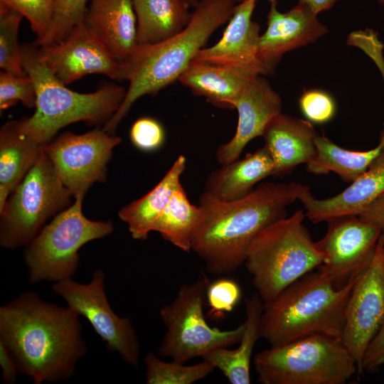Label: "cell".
I'll return each instance as SVG.
<instances>
[{"mask_svg":"<svg viewBox=\"0 0 384 384\" xmlns=\"http://www.w3.org/2000/svg\"><path fill=\"white\" fill-rule=\"evenodd\" d=\"M79 314L26 292L0 308V341L35 384L70 378L87 353Z\"/></svg>","mask_w":384,"mask_h":384,"instance_id":"1","label":"cell"},{"mask_svg":"<svg viewBox=\"0 0 384 384\" xmlns=\"http://www.w3.org/2000/svg\"><path fill=\"white\" fill-rule=\"evenodd\" d=\"M298 182H267L247 196L232 201H219L203 194L200 224L191 242V251L214 274H229L245 264L247 250L257 234L287 216V207L309 191Z\"/></svg>","mask_w":384,"mask_h":384,"instance_id":"2","label":"cell"},{"mask_svg":"<svg viewBox=\"0 0 384 384\" xmlns=\"http://www.w3.org/2000/svg\"><path fill=\"white\" fill-rule=\"evenodd\" d=\"M236 0H199L188 25L158 43L137 45L120 63L119 80L129 82L125 98L102 129L113 134L132 105L178 80L211 36L231 18Z\"/></svg>","mask_w":384,"mask_h":384,"instance_id":"3","label":"cell"},{"mask_svg":"<svg viewBox=\"0 0 384 384\" xmlns=\"http://www.w3.org/2000/svg\"><path fill=\"white\" fill-rule=\"evenodd\" d=\"M361 274L343 285L318 270L304 275L263 303L260 338L279 346L317 334L342 336L347 303Z\"/></svg>","mask_w":384,"mask_h":384,"instance_id":"4","label":"cell"},{"mask_svg":"<svg viewBox=\"0 0 384 384\" xmlns=\"http://www.w3.org/2000/svg\"><path fill=\"white\" fill-rule=\"evenodd\" d=\"M21 48L23 70L34 82L36 103L33 114L20 119V123L23 130L41 145L70 124H105L122 104L127 93L124 87L110 84L90 93L74 92L49 70L36 45Z\"/></svg>","mask_w":384,"mask_h":384,"instance_id":"5","label":"cell"},{"mask_svg":"<svg viewBox=\"0 0 384 384\" xmlns=\"http://www.w3.org/2000/svg\"><path fill=\"white\" fill-rule=\"evenodd\" d=\"M303 209L267 226L254 238L245 267L257 293L267 303L291 284L318 268L324 255L303 223Z\"/></svg>","mask_w":384,"mask_h":384,"instance_id":"6","label":"cell"},{"mask_svg":"<svg viewBox=\"0 0 384 384\" xmlns=\"http://www.w3.org/2000/svg\"><path fill=\"white\" fill-rule=\"evenodd\" d=\"M257 380L263 384H343L358 373L342 336L317 334L257 353Z\"/></svg>","mask_w":384,"mask_h":384,"instance_id":"7","label":"cell"},{"mask_svg":"<svg viewBox=\"0 0 384 384\" xmlns=\"http://www.w3.org/2000/svg\"><path fill=\"white\" fill-rule=\"evenodd\" d=\"M84 196L75 197L74 203L55 215L26 245L24 258L30 282L71 278L78 267L80 248L113 231L112 222L92 220L84 215Z\"/></svg>","mask_w":384,"mask_h":384,"instance_id":"8","label":"cell"},{"mask_svg":"<svg viewBox=\"0 0 384 384\" xmlns=\"http://www.w3.org/2000/svg\"><path fill=\"white\" fill-rule=\"evenodd\" d=\"M72 196L42 148L0 212L1 246L28 245L48 218L68 207Z\"/></svg>","mask_w":384,"mask_h":384,"instance_id":"9","label":"cell"},{"mask_svg":"<svg viewBox=\"0 0 384 384\" xmlns=\"http://www.w3.org/2000/svg\"><path fill=\"white\" fill-rule=\"evenodd\" d=\"M209 283L203 277L193 283L183 284L174 300L161 307L159 314L166 332L159 347V356L185 363L212 349L240 342L244 323L226 331L210 327L207 323L203 306Z\"/></svg>","mask_w":384,"mask_h":384,"instance_id":"10","label":"cell"},{"mask_svg":"<svg viewBox=\"0 0 384 384\" xmlns=\"http://www.w3.org/2000/svg\"><path fill=\"white\" fill-rule=\"evenodd\" d=\"M105 274L96 270L87 284L71 278L56 282L53 291L68 306L86 318L110 352H117L127 364L137 368L140 344L129 318L117 316L112 309L105 290Z\"/></svg>","mask_w":384,"mask_h":384,"instance_id":"11","label":"cell"},{"mask_svg":"<svg viewBox=\"0 0 384 384\" xmlns=\"http://www.w3.org/2000/svg\"><path fill=\"white\" fill-rule=\"evenodd\" d=\"M121 139L103 129L82 134L64 132L42 146L73 197L85 196L96 182H104L107 165Z\"/></svg>","mask_w":384,"mask_h":384,"instance_id":"12","label":"cell"},{"mask_svg":"<svg viewBox=\"0 0 384 384\" xmlns=\"http://www.w3.org/2000/svg\"><path fill=\"white\" fill-rule=\"evenodd\" d=\"M326 223V234L315 242L324 255V262L317 270L343 285L369 266L381 230L358 215L337 217Z\"/></svg>","mask_w":384,"mask_h":384,"instance_id":"13","label":"cell"},{"mask_svg":"<svg viewBox=\"0 0 384 384\" xmlns=\"http://www.w3.org/2000/svg\"><path fill=\"white\" fill-rule=\"evenodd\" d=\"M384 320V238H380L369 266L356 281L345 312L342 338L354 358L358 373L368 346Z\"/></svg>","mask_w":384,"mask_h":384,"instance_id":"14","label":"cell"},{"mask_svg":"<svg viewBox=\"0 0 384 384\" xmlns=\"http://www.w3.org/2000/svg\"><path fill=\"white\" fill-rule=\"evenodd\" d=\"M38 48L46 67L65 85L88 74L119 80L120 63L82 20L59 43Z\"/></svg>","mask_w":384,"mask_h":384,"instance_id":"15","label":"cell"},{"mask_svg":"<svg viewBox=\"0 0 384 384\" xmlns=\"http://www.w3.org/2000/svg\"><path fill=\"white\" fill-rule=\"evenodd\" d=\"M256 2L238 3L222 38L215 45L201 49L193 60L265 76L258 55L260 27L252 19Z\"/></svg>","mask_w":384,"mask_h":384,"instance_id":"16","label":"cell"},{"mask_svg":"<svg viewBox=\"0 0 384 384\" xmlns=\"http://www.w3.org/2000/svg\"><path fill=\"white\" fill-rule=\"evenodd\" d=\"M267 24L258 49L265 75L273 73L285 53L313 43L329 32L318 15L300 3L282 13L277 9V1L272 2Z\"/></svg>","mask_w":384,"mask_h":384,"instance_id":"17","label":"cell"},{"mask_svg":"<svg viewBox=\"0 0 384 384\" xmlns=\"http://www.w3.org/2000/svg\"><path fill=\"white\" fill-rule=\"evenodd\" d=\"M234 109L238 114L235 133L215 153L220 165L238 159L250 142L262 137L269 122L282 112V101L264 75H257L242 90Z\"/></svg>","mask_w":384,"mask_h":384,"instance_id":"18","label":"cell"},{"mask_svg":"<svg viewBox=\"0 0 384 384\" xmlns=\"http://www.w3.org/2000/svg\"><path fill=\"white\" fill-rule=\"evenodd\" d=\"M384 192V149L368 169L346 189L336 196L316 198L311 191L299 201L305 215L312 223L326 222L344 215H358L375 198Z\"/></svg>","mask_w":384,"mask_h":384,"instance_id":"19","label":"cell"},{"mask_svg":"<svg viewBox=\"0 0 384 384\" xmlns=\"http://www.w3.org/2000/svg\"><path fill=\"white\" fill-rule=\"evenodd\" d=\"M318 135L309 121L282 112L267 125L262 137L274 162V176L290 173L296 166L316 156Z\"/></svg>","mask_w":384,"mask_h":384,"instance_id":"20","label":"cell"},{"mask_svg":"<svg viewBox=\"0 0 384 384\" xmlns=\"http://www.w3.org/2000/svg\"><path fill=\"white\" fill-rule=\"evenodd\" d=\"M82 21L119 63L137 46L132 0H89Z\"/></svg>","mask_w":384,"mask_h":384,"instance_id":"21","label":"cell"},{"mask_svg":"<svg viewBox=\"0 0 384 384\" xmlns=\"http://www.w3.org/2000/svg\"><path fill=\"white\" fill-rule=\"evenodd\" d=\"M274 162L264 145L240 159L221 165L208 176L202 194L219 201H232L250 193L257 183L274 176Z\"/></svg>","mask_w":384,"mask_h":384,"instance_id":"22","label":"cell"},{"mask_svg":"<svg viewBox=\"0 0 384 384\" xmlns=\"http://www.w3.org/2000/svg\"><path fill=\"white\" fill-rule=\"evenodd\" d=\"M42 146L26 133L20 120L6 122L0 130V212L12 191L35 164Z\"/></svg>","mask_w":384,"mask_h":384,"instance_id":"23","label":"cell"},{"mask_svg":"<svg viewBox=\"0 0 384 384\" xmlns=\"http://www.w3.org/2000/svg\"><path fill=\"white\" fill-rule=\"evenodd\" d=\"M255 76L192 60L178 80L214 106L234 109L235 101Z\"/></svg>","mask_w":384,"mask_h":384,"instance_id":"24","label":"cell"},{"mask_svg":"<svg viewBox=\"0 0 384 384\" xmlns=\"http://www.w3.org/2000/svg\"><path fill=\"white\" fill-rule=\"evenodd\" d=\"M263 302L256 292L245 300V321L239 346L230 350L219 347L202 356L203 360L219 369L231 384L250 383V361L257 340L260 338V326Z\"/></svg>","mask_w":384,"mask_h":384,"instance_id":"25","label":"cell"},{"mask_svg":"<svg viewBox=\"0 0 384 384\" xmlns=\"http://www.w3.org/2000/svg\"><path fill=\"white\" fill-rule=\"evenodd\" d=\"M186 158L180 155L161 181L149 193L122 208L118 215L128 226L134 240H146L157 218L167 206L174 192L181 186V176Z\"/></svg>","mask_w":384,"mask_h":384,"instance_id":"26","label":"cell"},{"mask_svg":"<svg viewBox=\"0 0 384 384\" xmlns=\"http://www.w3.org/2000/svg\"><path fill=\"white\" fill-rule=\"evenodd\" d=\"M137 17V45H151L181 31L188 23L186 0H132Z\"/></svg>","mask_w":384,"mask_h":384,"instance_id":"27","label":"cell"},{"mask_svg":"<svg viewBox=\"0 0 384 384\" xmlns=\"http://www.w3.org/2000/svg\"><path fill=\"white\" fill-rule=\"evenodd\" d=\"M316 154L306 164V170L316 175L336 174L343 181L352 183L370 166L384 149V128L380 132L379 142L375 147L366 151H353L343 149L324 135L315 139Z\"/></svg>","mask_w":384,"mask_h":384,"instance_id":"28","label":"cell"},{"mask_svg":"<svg viewBox=\"0 0 384 384\" xmlns=\"http://www.w3.org/2000/svg\"><path fill=\"white\" fill-rule=\"evenodd\" d=\"M202 210L193 205L183 186L172 194L167 206L154 223L152 231L183 252L191 251V242L200 224Z\"/></svg>","mask_w":384,"mask_h":384,"instance_id":"29","label":"cell"},{"mask_svg":"<svg viewBox=\"0 0 384 384\" xmlns=\"http://www.w3.org/2000/svg\"><path fill=\"white\" fill-rule=\"evenodd\" d=\"M144 362L147 384H191L206 378L215 369L205 360L186 366L173 360L164 361L151 352L145 355Z\"/></svg>","mask_w":384,"mask_h":384,"instance_id":"30","label":"cell"},{"mask_svg":"<svg viewBox=\"0 0 384 384\" xmlns=\"http://www.w3.org/2000/svg\"><path fill=\"white\" fill-rule=\"evenodd\" d=\"M23 15L0 1V68L17 75H25L22 48L18 41Z\"/></svg>","mask_w":384,"mask_h":384,"instance_id":"31","label":"cell"},{"mask_svg":"<svg viewBox=\"0 0 384 384\" xmlns=\"http://www.w3.org/2000/svg\"><path fill=\"white\" fill-rule=\"evenodd\" d=\"M89 0H53V15L46 35L34 43L44 46L59 43L82 20Z\"/></svg>","mask_w":384,"mask_h":384,"instance_id":"32","label":"cell"},{"mask_svg":"<svg viewBox=\"0 0 384 384\" xmlns=\"http://www.w3.org/2000/svg\"><path fill=\"white\" fill-rule=\"evenodd\" d=\"M18 102L25 107H36V92L32 78L28 75H17L1 70L0 73V110H5Z\"/></svg>","mask_w":384,"mask_h":384,"instance_id":"33","label":"cell"},{"mask_svg":"<svg viewBox=\"0 0 384 384\" xmlns=\"http://www.w3.org/2000/svg\"><path fill=\"white\" fill-rule=\"evenodd\" d=\"M241 296V288L233 278L222 277L210 282L206 289L210 314L213 317L220 318L225 313L231 312L239 303Z\"/></svg>","mask_w":384,"mask_h":384,"instance_id":"34","label":"cell"},{"mask_svg":"<svg viewBox=\"0 0 384 384\" xmlns=\"http://www.w3.org/2000/svg\"><path fill=\"white\" fill-rule=\"evenodd\" d=\"M14 8L28 21L32 31L36 34V41L47 33L53 15V0H0Z\"/></svg>","mask_w":384,"mask_h":384,"instance_id":"35","label":"cell"},{"mask_svg":"<svg viewBox=\"0 0 384 384\" xmlns=\"http://www.w3.org/2000/svg\"><path fill=\"white\" fill-rule=\"evenodd\" d=\"M301 112L312 124H323L331 121L336 113L333 96L321 89L305 90L299 99Z\"/></svg>","mask_w":384,"mask_h":384,"instance_id":"36","label":"cell"},{"mask_svg":"<svg viewBox=\"0 0 384 384\" xmlns=\"http://www.w3.org/2000/svg\"><path fill=\"white\" fill-rule=\"evenodd\" d=\"M129 137L136 148L151 152L163 146L166 134L162 124L158 120L153 117H144L134 122Z\"/></svg>","mask_w":384,"mask_h":384,"instance_id":"37","label":"cell"},{"mask_svg":"<svg viewBox=\"0 0 384 384\" xmlns=\"http://www.w3.org/2000/svg\"><path fill=\"white\" fill-rule=\"evenodd\" d=\"M384 363V320L367 347L363 359V372H375Z\"/></svg>","mask_w":384,"mask_h":384,"instance_id":"38","label":"cell"},{"mask_svg":"<svg viewBox=\"0 0 384 384\" xmlns=\"http://www.w3.org/2000/svg\"><path fill=\"white\" fill-rule=\"evenodd\" d=\"M358 216L377 225L384 238V192L375 198Z\"/></svg>","mask_w":384,"mask_h":384,"instance_id":"39","label":"cell"},{"mask_svg":"<svg viewBox=\"0 0 384 384\" xmlns=\"http://www.w3.org/2000/svg\"><path fill=\"white\" fill-rule=\"evenodd\" d=\"M0 366L4 383H14L18 373V368L11 354L1 341H0Z\"/></svg>","mask_w":384,"mask_h":384,"instance_id":"40","label":"cell"},{"mask_svg":"<svg viewBox=\"0 0 384 384\" xmlns=\"http://www.w3.org/2000/svg\"><path fill=\"white\" fill-rule=\"evenodd\" d=\"M339 0H298V3L309 7L314 13H319L331 9Z\"/></svg>","mask_w":384,"mask_h":384,"instance_id":"41","label":"cell"},{"mask_svg":"<svg viewBox=\"0 0 384 384\" xmlns=\"http://www.w3.org/2000/svg\"><path fill=\"white\" fill-rule=\"evenodd\" d=\"M186 1H187V3H188L191 6L194 7V6L197 4V3H198V1L199 0H186ZM236 1L239 3V2H240V1H243V0H236Z\"/></svg>","mask_w":384,"mask_h":384,"instance_id":"42","label":"cell"},{"mask_svg":"<svg viewBox=\"0 0 384 384\" xmlns=\"http://www.w3.org/2000/svg\"><path fill=\"white\" fill-rule=\"evenodd\" d=\"M377 3L384 7V0H375Z\"/></svg>","mask_w":384,"mask_h":384,"instance_id":"43","label":"cell"},{"mask_svg":"<svg viewBox=\"0 0 384 384\" xmlns=\"http://www.w3.org/2000/svg\"><path fill=\"white\" fill-rule=\"evenodd\" d=\"M270 3L273 2V1H276V0H268Z\"/></svg>","mask_w":384,"mask_h":384,"instance_id":"44","label":"cell"}]
</instances>
